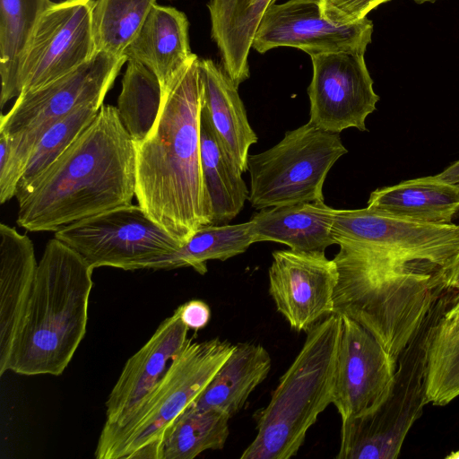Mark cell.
Returning <instances> with one entry per match:
<instances>
[{
    "mask_svg": "<svg viewBox=\"0 0 459 459\" xmlns=\"http://www.w3.org/2000/svg\"><path fill=\"white\" fill-rule=\"evenodd\" d=\"M188 27L183 12L155 4L124 56L152 70L162 91L196 56L190 48Z\"/></svg>",
    "mask_w": 459,
    "mask_h": 459,
    "instance_id": "obj_19",
    "label": "cell"
},
{
    "mask_svg": "<svg viewBox=\"0 0 459 459\" xmlns=\"http://www.w3.org/2000/svg\"><path fill=\"white\" fill-rule=\"evenodd\" d=\"M189 328L178 307L150 339L125 363L106 401L104 425L121 424L164 375L174 356L188 340Z\"/></svg>",
    "mask_w": 459,
    "mask_h": 459,
    "instance_id": "obj_17",
    "label": "cell"
},
{
    "mask_svg": "<svg viewBox=\"0 0 459 459\" xmlns=\"http://www.w3.org/2000/svg\"><path fill=\"white\" fill-rule=\"evenodd\" d=\"M50 0H0V103L18 97L21 64L42 14Z\"/></svg>",
    "mask_w": 459,
    "mask_h": 459,
    "instance_id": "obj_26",
    "label": "cell"
},
{
    "mask_svg": "<svg viewBox=\"0 0 459 459\" xmlns=\"http://www.w3.org/2000/svg\"><path fill=\"white\" fill-rule=\"evenodd\" d=\"M34 246L26 234L0 224V376L8 371L13 344L37 273Z\"/></svg>",
    "mask_w": 459,
    "mask_h": 459,
    "instance_id": "obj_18",
    "label": "cell"
},
{
    "mask_svg": "<svg viewBox=\"0 0 459 459\" xmlns=\"http://www.w3.org/2000/svg\"><path fill=\"white\" fill-rule=\"evenodd\" d=\"M55 238L92 268L148 269L183 244L149 217L138 204L119 206L66 225Z\"/></svg>",
    "mask_w": 459,
    "mask_h": 459,
    "instance_id": "obj_9",
    "label": "cell"
},
{
    "mask_svg": "<svg viewBox=\"0 0 459 459\" xmlns=\"http://www.w3.org/2000/svg\"><path fill=\"white\" fill-rule=\"evenodd\" d=\"M100 108L95 103L81 106L48 126L31 152L17 191L53 163L93 121Z\"/></svg>",
    "mask_w": 459,
    "mask_h": 459,
    "instance_id": "obj_32",
    "label": "cell"
},
{
    "mask_svg": "<svg viewBox=\"0 0 459 459\" xmlns=\"http://www.w3.org/2000/svg\"><path fill=\"white\" fill-rule=\"evenodd\" d=\"M272 366L268 351L259 343L235 344L193 405L219 411L230 418L242 410L251 393L267 377Z\"/></svg>",
    "mask_w": 459,
    "mask_h": 459,
    "instance_id": "obj_24",
    "label": "cell"
},
{
    "mask_svg": "<svg viewBox=\"0 0 459 459\" xmlns=\"http://www.w3.org/2000/svg\"><path fill=\"white\" fill-rule=\"evenodd\" d=\"M94 0L54 3L40 17L20 66L18 96L73 72L96 54Z\"/></svg>",
    "mask_w": 459,
    "mask_h": 459,
    "instance_id": "obj_11",
    "label": "cell"
},
{
    "mask_svg": "<svg viewBox=\"0 0 459 459\" xmlns=\"http://www.w3.org/2000/svg\"><path fill=\"white\" fill-rule=\"evenodd\" d=\"M389 0H320L325 17L338 23L359 21L378 5Z\"/></svg>",
    "mask_w": 459,
    "mask_h": 459,
    "instance_id": "obj_34",
    "label": "cell"
},
{
    "mask_svg": "<svg viewBox=\"0 0 459 459\" xmlns=\"http://www.w3.org/2000/svg\"><path fill=\"white\" fill-rule=\"evenodd\" d=\"M37 142L25 132H0V202L15 197Z\"/></svg>",
    "mask_w": 459,
    "mask_h": 459,
    "instance_id": "obj_33",
    "label": "cell"
},
{
    "mask_svg": "<svg viewBox=\"0 0 459 459\" xmlns=\"http://www.w3.org/2000/svg\"><path fill=\"white\" fill-rule=\"evenodd\" d=\"M341 319L332 403L345 420L385 402L397 362L362 325L347 316Z\"/></svg>",
    "mask_w": 459,
    "mask_h": 459,
    "instance_id": "obj_15",
    "label": "cell"
},
{
    "mask_svg": "<svg viewBox=\"0 0 459 459\" xmlns=\"http://www.w3.org/2000/svg\"><path fill=\"white\" fill-rule=\"evenodd\" d=\"M235 344L189 337L162 377L118 425H103L97 459H160L163 441L178 418L205 389Z\"/></svg>",
    "mask_w": 459,
    "mask_h": 459,
    "instance_id": "obj_6",
    "label": "cell"
},
{
    "mask_svg": "<svg viewBox=\"0 0 459 459\" xmlns=\"http://www.w3.org/2000/svg\"><path fill=\"white\" fill-rule=\"evenodd\" d=\"M348 150L339 134L307 123L287 131L270 149L249 154L248 202L255 210L324 201L323 186Z\"/></svg>",
    "mask_w": 459,
    "mask_h": 459,
    "instance_id": "obj_8",
    "label": "cell"
},
{
    "mask_svg": "<svg viewBox=\"0 0 459 459\" xmlns=\"http://www.w3.org/2000/svg\"><path fill=\"white\" fill-rule=\"evenodd\" d=\"M416 4L433 3L437 0H413Z\"/></svg>",
    "mask_w": 459,
    "mask_h": 459,
    "instance_id": "obj_40",
    "label": "cell"
},
{
    "mask_svg": "<svg viewBox=\"0 0 459 459\" xmlns=\"http://www.w3.org/2000/svg\"><path fill=\"white\" fill-rule=\"evenodd\" d=\"M268 277L276 309L293 330L307 332L333 314L338 273L325 252L273 251Z\"/></svg>",
    "mask_w": 459,
    "mask_h": 459,
    "instance_id": "obj_16",
    "label": "cell"
},
{
    "mask_svg": "<svg viewBox=\"0 0 459 459\" xmlns=\"http://www.w3.org/2000/svg\"><path fill=\"white\" fill-rule=\"evenodd\" d=\"M434 177L442 181L455 184L459 186V160L451 164L440 173L434 175Z\"/></svg>",
    "mask_w": 459,
    "mask_h": 459,
    "instance_id": "obj_36",
    "label": "cell"
},
{
    "mask_svg": "<svg viewBox=\"0 0 459 459\" xmlns=\"http://www.w3.org/2000/svg\"><path fill=\"white\" fill-rule=\"evenodd\" d=\"M332 234L346 243L391 257L429 262L447 272L459 253V224L407 220L369 209L334 210Z\"/></svg>",
    "mask_w": 459,
    "mask_h": 459,
    "instance_id": "obj_10",
    "label": "cell"
},
{
    "mask_svg": "<svg viewBox=\"0 0 459 459\" xmlns=\"http://www.w3.org/2000/svg\"><path fill=\"white\" fill-rule=\"evenodd\" d=\"M342 319L331 314L310 327L269 403L255 415L256 435L240 459H289L332 403Z\"/></svg>",
    "mask_w": 459,
    "mask_h": 459,
    "instance_id": "obj_5",
    "label": "cell"
},
{
    "mask_svg": "<svg viewBox=\"0 0 459 459\" xmlns=\"http://www.w3.org/2000/svg\"><path fill=\"white\" fill-rule=\"evenodd\" d=\"M447 284L459 290V253L448 271Z\"/></svg>",
    "mask_w": 459,
    "mask_h": 459,
    "instance_id": "obj_37",
    "label": "cell"
},
{
    "mask_svg": "<svg viewBox=\"0 0 459 459\" xmlns=\"http://www.w3.org/2000/svg\"><path fill=\"white\" fill-rule=\"evenodd\" d=\"M230 419L219 411L191 404L166 435L160 459H194L206 450L222 449Z\"/></svg>",
    "mask_w": 459,
    "mask_h": 459,
    "instance_id": "obj_28",
    "label": "cell"
},
{
    "mask_svg": "<svg viewBox=\"0 0 459 459\" xmlns=\"http://www.w3.org/2000/svg\"><path fill=\"white\" fill-rule=\"evenodd\" d=\"M255 243L251 221L205 225L199 228L178 249L153 261L151 270L192 267L204 275L209 260L225 261L246 252Z\"/></svg>",
    "mask_w": 459,
    "mask_h": 459,
    "instance_id": "obj_27",
    "label": "cell"
},
{
    "mask_svg": "<svg viewBox=\"0 0 459 459\" xmlns=\"http://www.w3.org/2000/svg\"><path fill=\"white\" fill-rule=\"evenodd\" d=\"M126 62L117 108L130 136L139 143L154 126L162 91L158 77L146 65L134 60Z\"/></svg>",
    "mask_w": 459,
    "mask_h": 459,
    "instance_id": "obj_30",
    "label": "cell"
},
{
    "mask_svg": "<svg viewBox=\"0 0 459 459\" xmlns=\"http://www.w3.org/2000/svg\"><path fill=\"white\" fill-rule=\"evenodd\" d=\"M365 52L337 51L310 55L313 75L307 88L308 123L330 133L351 127L366 131V118L379 96L364 59Z\"/></svg>",
    "mask_w": 459,
    "mask_h": 459,
    "instance_id": "obj_12",
    "label": "cell"
},
{
    "mask_svg": "<svg viewBox=\"0 0 459 459\" xmlns=\"http://www.w3.org/2000/svg\"><path fill=\"white\" fill-rule=\"evenodd\" d=\"M203 107L224 148L242 172L247 170L248 151L257 143L238 86L222 66L199 59Z\"/></svg>",
    "mask_w": 459,
    "mask_h": 459,
    "instance_id": "obj_20",
    "label": "cell"
},
{
    "mask_svg": "<svg viewBox=\"0 0 459 459\" xmlns=\"http://www.w3.org/2000/svg\"><path fill=\"white\" fill-rule=\"evenodd\" d=\"M182 322L189 330L199 331L204 328L211 319V308L200 299L189 300L178 307Z\"/></svg>",
    "mask_w": 459,
    "mask_h": 459,
    "instance_id": "obj_35",
    "label": "cell"
},
{
    "mask_svg": "<svg viewBox=\"0 0 459 459\" xmlns=\"http://www.w3.org/2000/svg\"><path fill=\"white\" fill-rule=\"evenodd\" d=\"M135 146L117 107L102 105L74 143L17 191L16 222L28 231H53L132 204Z\"/></svg>",
    "mask_w": 459,
    "mask_h": 459,
    "instance_id": "obj_1",
    "label": "cell"
},
{
    "mask_svg": "<svg viewBox=\"0 0 459 459\" xmlns=\"http://www.w3.org/2000/svg\"><path fill=\"white\" fill-rule=\"evenodd\" d=\"M459 299L448 287L401 352L387 398L376 410L342 420L337 459H394L427 401L429 351L435 329Z\"/></svg>",
    "mask_w": 459,
    "mask_h": 459,
    "instance_id": "obj_7",
    "label": "cell"
},
{
    "mask_svg": "<svg viewBox=\"0 0 459 459\" xmlns=\"http://www.w3.org/2000/svg\"><path fill=\"white\" fill-rule=\"evenodd\" d=\"M200 149L203 177L212 207V225L228 224L242 211L249 190L243 172L221 143L203 103Z\"/></svg>",
    "mask_w": 459,
    "mask_h": 459,
    "instance_id": "obj_25",
    "label": "cell"
},
{
    "mask_svg": "<svg viewBox=\"0 0 459 459\" xmlns=\"http://www.w3.org/2000/svg\"><path fill=\"white\" fill-rule=\"evenodd\" d=\"M368 208L411 221L449 224L459 214V186L433 176L377 188Z\"/></svg>",
    "mask_w": 459,
    "mask_h": 459,
    "instance_id": "obj_22",
    "label": "cell"
},
{
    "mask_svg": "<svg viewBox=\"0 0 459 459\" xmlns=\"http://www.w3.org/2000/svg\"><path fill=\"white\" fill-rule=\"evenodd\" d=\"M459 396V316L437 324L429 351L427 401L444 406Z\"/></svg>",
    "mask_w": 459,
    "mask_h": 459,
    "instance_id": "obj_31",
    "label": "cell"
},
{
    "mask_svg": "<svg viewBox=\"0 0 459 459\" xmlns=\"http://www.w3.org/2000/svg\"><path fill=\"white\" fill-rule=\"evenodd\" d=\"M333 314L368 330L397 362L437 299L448 272L429 262L403 261L341 243Z\"/></svg>",
    "mask_w": 459,
    "mask_h": 459,
    "instance_id": "obj_3",
    "label": "cell"
},
{
    "mask_svg": "<svg viewBox=\"0 0 459 459\" xmlns=\"http://www.w3.org/2000/svg\"><path fill=\"white\" fill-rule=\"evenodd\" d=\"M334 210L324 201L260 210L250 220L255 241L281 243L294 251L325 252L335 244L332 234Z\"/></svg>",
    "mask_w": 459,
    "mask_h": 459,
    "instance_id": "obj_21",
    "label": "cell"
},
{
    "mask_svg": "<svg viewBox=\"0 0 459 459\" xmlns=\"http://www.w3.org/2000/svg\"><path fill=\"white\" fill-rule=\"evenodd\" d=\"M446 458L449 459H459V451L451 452Z\"/></svg>",
    "mask_w": 459,
    "mask_h": 459,
    "instance_id": "obj_39",
    "label": "cell"
},
{
    "mask_svg": "<svg viewBox=\"0 0 459 459\" xmlns=\"http://www.w3.org/2000/svg\"><path fill=\"white\" fill-rule=\"evenodd\" d=\"M157 0H94L91 24L97 52L121 58Z\"/></svg>",
    "mask_w": 459,
    "mask_h": 459,
    "instance_id": "obj_29",
    "label": "cell"
},
{
    "mask_svg": "<svg viewBox=\"0 0 459 459\" xmlns=\"http://www.w3.org/2000/svg\"><path fill=\"white\" fill-rule=\"evenodd\" d=\"M126 57L97 52L73 72L37 90L16 98L11 109L0 117V132L29 130L42 135L48 126L75 108L87 104L103 105Z\"/></svg>",
    "mask_w": 459,
    "mask_h": 459,
    "instance_id": "obj_13",
    "label": "cell"
},
{
    "mask_svg": "<svg viewBox=\"0 0 459 459\" xmlns=\"http://www.w3.org/2000/svg\"><path fill=\"white\" fill-rule=\"evenodd\" d=\"M93 270L59 239L47 243L8 371L57 377L65 370L86 333Z\"/></svg>",
    "mask_w": 459,
    "mask_h": 459,
    "instance_id": "obj_4",
    "label": "cell"
},
{
    "mask_svg": "<svg viewBox=\"0 0 459 459\" xmlns=\"http://www.w3.org/2000/svg\"><path fill=\"white\" fill-rule=\"evenodd\" d=\"M276 0H210L211 34L221 66L239 86L249 78L248 55L261 18Z\"/></svg>",
    "mask_w": 459,
    "mask_h": 459,
    "instance_id": "obj_23",
    "label": "cell"
},
{
    "mask_svg": "<svg viewBox=\"0 0 459 459\" xmlns=\"http://www.w3.org/2000/svg\"><path fill=\"white\" fill-rule=\"evenodd\" d=\"M445 316H459V299L446 312Z\"/></svg>",
    "mask_w": 459,
    "mask_h": 459,
    "instance_id": "obj_38",
    "label": "cell"
},
{
    "mask_svg": "<svg viewBox=\"0 0 459 459\" xmlns=\"http://www.w3.org/2000/svg\"><path fill=\"white\" fill-rule=\"evenodd\" d=\"M196 56L164 91L154 126L135 146V197L184 244L212 224L200 149L202 84Z\"/></svg>",
    "mask_w": 459,
    "mask_h": 459,
    "instance_id": "obj_2",
    "label": "cell"
},
{
    "mask_svg": "<svg viewBox=\"0 0 459 459\" xmlns=\"http://www.w3.org/2000/svg\"><path fill=\"white\" fill-rule=\"evenodd\" d=\"M373 23L367 17L338 23L325 17L320 0H289L272 4L255 33L252 48L263 54L278 47H292L309 56L337 51L366 52Z\"/></svg>",
    "mask_w": 459,
    "mask_h": 459,
    "instance_id": "obj_14",
    "label": "cell"
}]
</instances>
